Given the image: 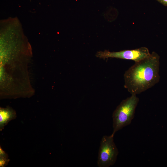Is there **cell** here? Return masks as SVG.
<instances>
[{"mask_svg": "<svg viewBox=\"0 0 167 167\" xmlns=\"http://www.w3.org/2000/svg\"><path fill=\"white\" fill-rule=\"evenodd\" d=\"M114 136H104L101 140L98 152L97 165L109 167L115 163L118 152L113 140Z\"/></svg>", "mask_w": 167, "mask_h": 167, "instance_id": "obj_3", "label": "cell"}, {"mask_svg": "<svg viewBox=\"0 0 167 167\" xmlns=\"http://www.w3.org/2000/svg\"><path fill=\"white\" fill-rule=\"evenodd\" d=\"M16 113L12 109L9 108H0V130L1 131L4 127L11 120L16 118Z\"/></svg>", "mask_w": 167, "mask_h": 167, "instance_id": "obj_5", "label": "cell"}, {"mask_svg": "<svg viewBox=\"0 0 167 167\" xmlns=\"http://www.w3.org/2000/svg\"><path fill=\"white\" fill-rule=\"evenodd\" d=\"M122 100L113 113V131L114 135L118 131L129 125L133 119L135 110L139 99L136 94Z\"/></svg>", "mask_w": 167, "mask_h": 167, "instance_id": "obj_2", "label": "cell"}, {"mask_svg": "<svg viewBox=\"0 0 167 167\" xmlns=\"http://www.w3.org/2000/svg\"><path fill=\"white\" fill-rule=\"evenodd\" d=\"M10 161L7 154L0 147V167H5Z\"/></svg>", "mask_w": 167, "mask_h": 167, "instance_id": "obj_6", "label": "cell"}, {"mask_svg": "<svg viewBox=\"0 0 167 167\" xmlns=\"http://www.w3.org/2000/svg\"><path fill=\"white\" fill-rule=\"evenodd\" d=\"M150 54L148 48L142 47L134 49L118 52H110L106 50L99 51L96 53V56L97 57L103 59L110 58H115L131 60L136 62L149 56Z\"/></svg>", "mask_w": 167, "mask_h": 167, "instance_id": "obj_4", "label": "cell"}, {"mask_svg": "<svg viewBox=\"0 0 167 167\" xmlns=\"http://www.w3.org/2000/svg\"><path fill=\"white\" fill-rule=\"evenodd\" d=\"M163 5L167 6V0H156Z\"/></svg>", "mask_w": 167, "mask_h": 167, "instance_id": "obj_7", "label": "cell"}, {"mask_svg": "<svg viewBox=\"0 0 167 167\" xmlns=\"http://www.w3.org/2000/svg\"><path fill=\"white\" fill-rule=\"evenodd\" d=\"M160 56L152 52L148 56L135 64L124 75V88L131 94H139L159 81Z\"/></svg>", "mask_w": 167, "mask_h": 167, "instance_id": "obj_1", "label": "cell"}]
</instances>
